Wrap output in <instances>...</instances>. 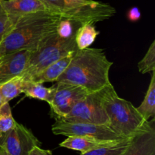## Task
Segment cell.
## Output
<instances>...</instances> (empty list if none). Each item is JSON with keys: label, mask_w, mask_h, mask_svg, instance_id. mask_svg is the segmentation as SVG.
<instances>
[{"label": "cell", "mask_w": 155, "mask_h": 155, "mask_svg": "<svg viewBox=\"0 0 155 155\" xmlns=\"http://www.w3.org/2000/svg\"><path fill=\"white\" fill-rule=\"evenodd\" d=\"M4 103V102H3V100H2V97L1 95V93H0V106H2V105Z\"/></svg>", "instance_id": "4316f807"}, {"label": "cell", "mask_w": 155, "mask_h": 155, "mask_svg": "<svg viewBox=\"0 0 155 155\" xmlns=\"http://www.w3.org/2000/svg\"><path fill=\"white\" fill-rule=\"evenodd\" d=\"M99 34V31L95 29L94 24H86L81 25L75 34V43L77 50H84L89 48Z\"/></svg>", "instance_id": "e0dca14e"}, {"label": "cell", "mask_w": 155, "mask_h": 155, "mask_svg": "<svg viewBox=\"0 0 155 155\" xmlns=\"http://www.w3.org/2000/svg\"><path fill=\"white\" fill-rule=\"evenodd\" d=\"M13 25L14 23L4 10L0 0V39L10 30Z\"/></svg>", "instance_id": "603a6c76"}, {"label": "cell", "mask_w": 155, "mask_h": 155, "mask_svg": "<svg viewBox=\"0 0 155 155\" xmlns=\"http://www.w3.org/2000/svg\"><path fill=\"white\" fill-rule=\"evenodd\" d=\"M86 1H90V0H86Z\"/></svg>", "instance_id": "83f0119b"}, {"label": "cell", "mask_w": 155, "mask_h": 155, "mask_svg": "<svg viewBox=\"0 0 155 155\" xmlns=\"http://www.w3.org/2000/svg\"><path fill=\"white\" fill-rule=\"evenodd\" d=\"M129 142L130 139L124 140L115 145L95 149L80 155H124Z\"/></svg>", "instance_id": "44dd1931"}, {"label": "cell", "mask_w": 155, "mask_h": 155, "mask_svg": "<svg viewBox=\"0 0 155 155\" xmlns=\"http://www.w3.org/2000/svg\"><path fill=\"white\" fill-rule=\"evenodd\" d=\"M68 122H83L108 126L109 119L103 106L101 90L89 93L79 100L61 120Z\"/></svg>", "instance_id": "8992f818"}, {"label": "cell", "mask_w": 155, "mask_h": 155, "mask_svg": "<svg viewBox=\"0 0 155 155\" xmlns=\"http://www.w3.org/2000/svg\"><path fill=\"white\" fill-rule=\"evenodd\" d=\"M138 112L148 121L151 118H154L155 115V71L152 72L151 81L148 91L145 94V98L139 107L136 108Z\"/></svg>", "instance_id": "2e32d148"}, {"label": "cell", "mask_w": 155, "mask_h": 155, "mask_svg": "<svg viewBox=\"0 0 155 155\" xmlns=\"http://www.w3.org/2000/svg\"><path fill=\"white\" fill-rule=\"evenodd\" d=\"M103 106L109 119L108 127L118 135L130 139L148 124L131 102L118 96L110 84L101 90Z\"/></svg>", "instance_id": "3957f363"}, {"label": "cell", "mask_w": 155, "mask_h": 155, "mask_svg": "<svg viewBox=\"0 0 155 155\" xmlns=\"http://www.w3.org/2000/svg\"><path fill=\"white\" fill-rule=\"evenodd\" d=\"M80 24L71 21V20L61 18L58 22L56 29V34L61 39L68 40L75 37L76 32L80 27Z\"/></svg>", "instance_id": "ffe728a7"}, {"label": "cell", "mask_w": 155, "mask_h": 155, "mask_svg": "<svg viewBox=\"0 0 155 155\" xmlns=\"http://www.w3.org/2000/svg\"><path fill=\"white\" fill-rule=\"evenodd\" d=\"M77 50L75 37L68 40L61 39L55 32L48 36L37 50L32 52L25 70L21 77L24 80H29L51 64L68 55L73 54Z\"/></svg>", "instance_id": "5b68a950"}, {"label": "cell", "mask_w": 155, "mask_h": 155, "mask_svg": "<svg viewBox=\"0 0 155 155\" xmlns=\"http://www.w3.org/2000/svg\"><path fill=\"white\" fill-rule=\"evenodd\" d=\"M112 65L102 49L77 50L56 82L82 87L88 93L97 92L111 84L109 71Z\"/></svg>", "instance_id": "7a4b0ae2"}, {"label": "cell", "mask_w": 155, "mask_h": 155, "mask_svg": "<svg viewBox=\"0 0 155 155\" xmlns=\"http://www.w3.org/2000/svg\"><path fill=\"white\" fill-rule=\"evenodd\" d=\"M88 94L89 93L82 87L56 82L55 92L52 100L49 103L51 116L53 117L55 121L61 120L71 110L73 106L79 100Z\"/></svg>", "instance_id": "ba28073f"}, {"label": "cell", "mask_w": 155, "mask_h": 155, "mask_svg": "<svg viewBox=\"0 0 155 155\" xmlns=\"http://www.w3.org/2000/svg\"><path fill=\"white\" fill-rule=\"evenodd\" d=\"M51 131L54 135H64L67 137H87L100 141H122L127 140L115 133L108 126L104 125L55 121L52 125Z\"/></svg>", "instance_id": "52a82bcc"}, {"label": "cell", "mask_w": 155, "mask_h": 155, "mask_svg": "<svg viewBox=\"0 0 155 155\" xmlns=\"http://www.w3.org/2000/svg\"><path fill=\"white\" fill-rule=\"evenodd\" d=\"M2 5L15 24L21 17L41 11H46L39 0H1Z\"/></svg>", "instance_id": "7c38bea8"}, {"label": "cell", "mask_w": 155, "mask_h": 155, "mask_svg": "<svg viewBox=\"0 0 155 155\" xmlns=\"http://www.w3.org/2000/svg\"><path fill=\"white\" fill-rule=\"evenodd\" d=\"M17 122L12 115L9 103L0 106V147H2L8 135L16 126Z\"/></svg>", "instance_id": "ac0fdd59"}, {"label": "cell", "mask_w": 155, "mask_h": 155, "mask_svg": "<svg viewBox=\"0 0 155 155\" xmlns=\"http://www.w3.org/2000/svg\"><path fill=\"white\" fill-rule=\"evenodd\" d=\"M28 155H52L49 150H44L41 147H35Z\"/></svg>", "instance_id": "d4e9b609"}, {"label": "cell", "mask_w": 155, "mask_h": 155, "mask_svg": "<svg viewBox=\"0 0 155 155\" xmlns=\"http://www.w3.org/2000/svg\"><path fill=\"white\" fill-rule=\"evenodd\" d=\"M139 72L142 74L153 72L155 71V40L151 43L146 54L138 63Z\"/></svg>", "instance_id": "7402d4cb"}, {"label": "cell", "mask_w": 155, "mask_h": 155, "mask_svg": "<svg viewBox=\"0 0 155 155\" xmlns=\"http://www.w3.org/2000/svg\"><path fill=\"white\" fill-rule=\"evenodd\" d=\"M22 83L23 78L21 76H18L0 87V93L4 103H9L10 100L18 97L22 93Z\"/></svg>", "instance_id": "d6986e66"}, {"label": "cell", "mask_w": 155, "mask_h": 155, "mask_svg": "<svg viewBox=\"0 0 155 155\" xmlns=\"http://www.w3.org/2000/svg\"><path fill=\"white\" fill-rule=\"evenodd\" d=\"M120 142L121 141H100L87 137L71 136L68 137L67 139L62 141L60 144V146L71 150H78L81 152V153H84L95 149L115 145Z\"/></svg>", "instance_id": "4fadbf2b"}, {"label": "cell", "mask_w": 155, "mask_h": 155, "mask_svg": "<svg viewBox=\"0 0 155 155\" xmlns=\"http://www.w3.org/2000/svg\"><path fill=\"white\" fill-rule=\"evenodd\" d=\"M74 53L68 55L56 61L54 63L51 64L40 73L29 79V81L40 84L45 83V82L57 81L58 78L64 72L65 70L68 67Z\"/></svg>", "instance_id": "5bb4252c"}, {"label": "cell", "mask_w": 155, "mask_h": 155, "mask_svg": "<svg viewBox=\"0 0 155 155\" xmlns=\"http://www.w3.org/2000/svg\"><path fill=\"white\" fill-rule=\"evenodd\" d=\"M124 155H155V119L148 121L147 127L130 138Z\"/></svg>", "instance_id": "8fae6325"}, {"label": "cell", "mask_w": 155, "mask_h": 155, "mask_svg": "<svg viewBox=\"0 0 155 155\" xmlns=\"http://www.w3.org/2000/svg\"><path fill=\"white\" fill-rule=\"evenodd\" d=\"M127 18L132 22H136L141 18V12L137 7H133L129 10Z\"/></svg>", "instance_id": "cb8c5ba5"}, {"label": "cell", "mask_w": 155, "mask_h": 155, "mask_svg": "<svg viewBox=\"0 0 155 155\" xmlns=\"http://www.w3.org/2000/svg\"><path fill=\"white\" fill-rule=\"evenodd\" d=\"M47 11L80 25L95 24L113 17L116 9L107 3L90 0H39Z\"/></svg>", "instance_id": "277c9868"}, {"label": "cell", "mask_w": 155, "mask_h": 155, "mask_svg": "<svg viewBox=\"0 0 155 155\" xmlns=\"http://www.w3.org/2000/svg\"><path fill=\"white\" fill-rule=\"evenodd\" d=\"M2 147L8 155H28L35 147H41V142L30 129L17 122Z\"/></svg>", "instance_id": "9c48e42d"}, {"label": "cell", "mask_w": 155, "mask_h": 155, "mask_svg": "<svg viewBox=\"0 0 155 155\" xmlns=\"http://www.w3.org/2000/svg\"><path fill=\"white\" fill-rule=\"evenodd\" d=\"M31 53L29 50H21L0 57V87L22 74Z\"/></svg>", "instance_id": "30bf717a"}, {"label": "cell", "mask_w": 155, "mask_h": 155, "mask_svg": "<svg viewBox=\"0 0 155 155\" xmlns=\"http://www.w3.org/2000/svg\"><path fill=\"white\" fill-rule=\"evenodd\" d=\"M55 92V84L52 87L46 88L43 84L36 83L29 80H24L22 83V93L30 98L38 99L47 102L49 104Z\"/></svg>", "instance_id": "9a60e30c"}, {"label": "cell", "mask_w": 155, "mask_h": 155, "mask_svg": "<svg viewBox=\"0 0 155 155\" xmlns=\"http://www.w3.org/2000/svg\"><path fill=\"white\" fill-rule=\"evenodd\" d=\"M0 155H8L5 150L2 147H0Z\"/></svg>", "instance_id": "484cf974"}, {"label": "cell", "mask_w": 155, "mask_h": 155, "mask_svg": "<svg viewBox=\"0 0 155 155\" xmlns=\"http://www.w3.org/2000/svg\"><path fill=\"white\" fill-rule=\"evenodd\" d=\"M0 40H1V39H0Z\"/></svg>", "instance_id": "f1b7e54d"}, {"label": "cell", "mask_w": 155, "mask_h": 155, "mask_svg": "<svg viewBox=\"0 0 155 155\" xmlns=\"http://www.w3.org/2000/svg\"><path fill=\"white\" fill-rule=\"evenodd\" d=\"M61 15L41 11L21 17L0 40V57L21 50L33 52L56 32Z\"/></svg>", "instance_id": "6da1fadb"}]
</instances>
